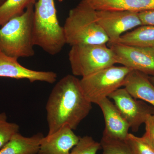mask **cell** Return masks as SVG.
I'll return each instance as SVG.
<instances>
[{"label": "cell", "mask_w": 154, "mask_h": 154, "mask_svg": "<svg viewBox=\"0 0 154 154\" xmlns=\"http://www.w3.org/2000/svg\"><path fill=\"white\" fill-rule=\"evenodd\" d=\"M116 42L134 46L154 48V26H139L123 34Z\"/></svg>", "instance_id": "cell-16"}, {"label": "cell", "mask_w": 154, "mask_h": 154, "mask_svg": "<svg viewBox=\"0 0 154 154\" xmlns=\"http://www.w3.org/2000/svg\"><path fill=\"white\" fill-rule=\"evenodd\" d=\"M6 0H0V6L2 5V4H3Z\"/></svg>", "instance_id": "cell-25"}, {"label": "cell", "mask_w": 154, "mask_h": 154, "mask_svg": "<svg viewBox=\"0 0 154 154\" xmlns=\"http://www.w3.org/2000/svg\"><path fill=\"white\" fill-rule=\"evenodd\" d=\"M149 79L150 80L151 82L154 85V76H152Z\"/></svg>", "instance_id": "cell-24"}, {"label": "cell", "mask_w": 154, "mask_h": 154, "mask_svg": "<svg viewBox=\"0 0 154 154\" xmlns=\"http://www.w3.org/2000/svg\"><path fill=\"white\" fill-rule=\"evenodd\" d=\"M44 137L41 133L29 137L17 133L0 149V154H38Z\"/></svg>", "instance_id": "cell-15"}, {"label": "cell", "mask_w": 154, "mask_h": 154, "mask_svg": "<svg viewBox=\"0 0 154 154\" xmlns=\"http://www.w3.org/2000/svg\"><path fill=\"white\" fill-rule=\"evenodd\" d=\"M97 105L104 115L105 129L103 134L122 141H125L130 128L128 123L108 97L100 100Z\"/></svg>", "instance_id": "cell-12"}, {"label": "cell", "mask_w": 154, "mask_h": 154, "mask_svg": "<svg viewBox=\"0 0 154 154\" xmlns=\"http://www.w3.org/2000/svg\"><path fill=\"white\" fill-rule=\"evenodd\" d=\"M83 93L80 80L73 75L61 79L53 88L46 105L48 134L68 125L76 129L92 108Z\"/></svg>", "instance_id": "cell-1"}, {"label": "cell", "mask_w": 154, "mask_h": 154, "mask_svg": "<svg viewBox=\"0 0 154 154\" xmlns=\"http://www.w3.org/2000/svg\"><path fill=\"white\" fill-rule=\"evenodd\" d=\"M101 148L100 143L96 141L91 137L85 136L80 138L69 154H96Z\"/></svg>", "instance_id": "cell-21"}, {"label": "cell", "mask_w": 154, "mask_h": 154, "mask_svg": "<svg viewBox=\"0 0 154 154\" xmlns=\"http://www.w3.org/2000/svg\"><path fill=\"white\" fill-rule=\"evenodd\" d=\"M101 154H132L124 141L114 139L103 134L101 142Z\"/></svg>", "instance_id": "cell-19"}, {"label": "cell", "mask_w": 154, "mask_h": 154, "mask_svg": "<svg viewBox=\"0 0 154 154\" xmlns=\"http://www.w3.org/2000/svg\"><path fill=\"white\" fill-rule=\"evenodd\" d=\"M37 0H6L0 6V27L14 17L20 16Z\"/></svg>", "instance_id": "cell-17"}, {"label": "cell", "mask_w": 154, "mask_h": 154, "mask_svg": "<svg viewBox=\"0 0 154 154\" xmlns=\"http://www.w3.org/2000/svg\"><path fill=\"white\" fill-rule=\"evenodd\" d=\"M138 16L142 25L154 26V10L139 12Z\"/></svg>", "instance_id": "cell-23"}, {"label": "cell", "mask_w": 154, "mask_h": 154, "mask_svg": "<svg viewBox=\"0 0 154 154\" xmlns=\"http://www.w3.org/2000/svg\"><path fill=\"white\" fill-rule=\"evenodd\" d=\"M96 19L109 39L116 42L127 31L142 25L138 13L128 11H96Z\"/></svg>", "instance_id": "cell-9"}, {"label": "cell", "mask_w": 154, "mask_h": 154, "mask_svg": "<svg viewBox=\"0 0 154 154\" xmlns=\"http://www.w3.org/2000/svg\"><path fill=\"white\" fill-rule=\"evenodd\" d=\"M64 0H58L59 2H63Z\"/></svg>", "instance_id": "cell-26"}, {"label": "cell", "mask_w": 154, "mask_h": 154, "mask_svg": "<svg viewBox=\"0 0 154 154\" xmlns=\"http://www.w3.org/2000/svg\"><path fill=\"white\" fill-rule=\"evenodd\" d=\"M96 11L139 12L154 10V0H80Z\"/></svg>", "instance_id": "cell-14"}, {"label": "cell", "mask_w": 154, "mask_h": 154, "mask_svg": "<svg viewBox=\"0 0 154 154\" xmlns=\"http://www.w3.org/2000/svg\"><path fill=\"white\" fill-rule=\"evenodd\" d=\"M144 123L145 124L146 132L143 136L154 147V115H149Z\"/></svg>", "instance_id": "cell-22"}, {"label": "cell", "mask_w": 154, "mask_h": 154, "mask_svg": "<svg viewBox=\"0 0 154 154\" xmlns=\"http://www.w3.org/2000/svg\"><path fill=\"white\" fill-rule=\"evenodd\" d=\"M7 119L6 113H0V149L19 131V125L17 123L9 122Z\"/></svg>", "instance_id": "cell-20"}, {"label": "cell", "mask_w": 154, "mask_h": 154, "mask_svg": "<svg viewBox=\"0 0 154 154\" xmlns=\"http://www.w3.org/2000/svg\"><path fill=\"white\" fill-rule=\"evenodd\" d=\"M132 70L124 66H112L82 77L80 85L86 98L97 104L123 86L127 76Z\"/></svg>", "instance_id": "cell-6"}, {"label": "cell", "mask_w": 154, "mask_h": 154, "mask_svg": "<svg viewBox=\"0 0 154 154\" xmlns=\"http://www.w3.org/2000/svg\"><path fill=\"white\" fill-rule=\"evenodd\" d=\"M123 86L135 99L154 107V85L145 74L132 70L127 76Z\"/></svg>", "instance_id": "cell-13"}, {"label": "cell", "mask_w": 154, "mask_h": 154, "mask_svg": "<svg viewBox=\"0 0 154 154\" xmlns=\"http://www.w3.org/2000/svg\"><path fill=\"white\" fill-rule=\"evenodd\" d=\"M68 56L72 75L82 78L116 63L114 54L107 44L71 46Z\"/></svg>", "instance_id": "cell-5"}, {"label": "cell", "mask_w": 154, "mask_h": 154, "mask_svg": "<svg viewBox=\"0 0 154 154\" xmlns=\"http://www.w3.org/2000/svg\"><path fill=\"white\" fill-rule=\"evenodd\" d=\"M34 5H30L23 14L10 19L0 27V50L6 55L18 59L35 54Z\"/></svg>", "instance_id": "cell-3"}, {"label": "cell", "mask_w": 154, "mask_h": 154, "mask_svg": "<svg viewBox=\"0 0 154 154\" xmlns=\"http://www.w3.org/2000/svg\"><path fill=\"white\" fill-rule=\"evenodd\" d=\"M0 77L28 80L31 83L53 84L56 81L57 74L52 71H39L25 67L19 63L18 59L6 55L0 50Z\"/></svg>", "instance_id": "cell-10"}, {"label": "cell", "mask_w": 154, "mask_h": 154, "mask_svg": "<svg viewBox=\"0 0 154 154\" xmlns=\"http://www.w3.org/2000/svg\"><path fill=\"white\" fill-rule=\"evenodd\" d=\"M108 98L114 104L134 132H137L149 115H154V107L135 99L125 88H119Z\"/></svg>", "instance_id": "cell-8"}, {"label": "cell", "mask_w": 154, "mask_h": 154, "mask_svg": "<svg viewBox=\"0 0 154 154\" xmlns=\"http://www.w3.org/2000/svg\"><path fill=\"white\" fill-rule=\"evenodd\" d=\"M96 12L81 1L69 11L63 26L66 44L72 46L108 43L109 38L97 22Z\"/></svg>", "instance_id": "cell-4"}, {"label": "cell", "mask_w": 154, "mask_h": 154, "mask_svg": "<svg viewBox=\"0 0 154 154\" xmlns=\"http://www.w3.org/2000/svg\"><path fill=\"white\" fill-rule=\"evenodd\" d=\"M80 138L69 126L64 125L52 134L43 137L38 154H69Z\"/></svg>", "instance_id": "cell-11"}, {"label": "cell", "mask_w": 154, "mask_h": 154, "mask_svg": "<svg viewBox=\"0 0 154 154\" xmlns=\"http://www.w3.org/2000/svg\"><path fill=\"white\" fill-rule=\"evenodd\" d=\"M116 63L134 70L154 76V48L119 43H108Z\"/></svg>", "instance_id": "cell-7"}, {"label": "cell", "mask_w": 154, "mask_h": 154, "mask_svg": "<svg viewBox=\"0 0 154 154\" xmlns=\"http://www.w3.org/2000/svg\"><path fill=\"white\" fill-rule=\"evenodd\" d=\"M33 37L34 45L55 55L66 44L63 27L60 25L54 0H37L34 5Z\"/></svg>", "instance_id": "cell-2"}, {"label": "cell", "mask_w": 154, "mask_h": 154, "mask_svg": "<svg viewBox=\"0 0 154 154\" xmlns=\"http://www.w3.org/2000/svg\"><path fill=\"white\" fill-rule=\"evenodd\" d=\"M124 141L132 154H154V147L143 136L138 137L128 133Z\"/></svg>", "instance_id": "cell-18"}]
</instances>
